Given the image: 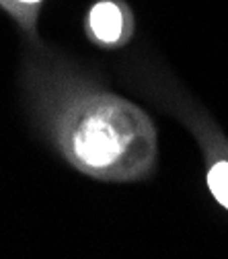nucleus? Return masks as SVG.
Listing matches in <instances>:
<instances>
[{"instance_id": "nucleus-3", "label": "nucleus", "mask_w": 228, "mask_h": 259, "mask_svg": "<svg viewBox=\"0 0 228 259\" xmlns=\"http://www.w3.org/2000/svg\"><path fill=\"white\" fill-rule=\"evenodd\" d=\"M208 185L214 200L228 210V160H218L210 167Z\"/></svg>"}, {"instance_id": "nucleus-2", "label": "nucleus", "mask_w": 228, "mask_h": 259, "mask_svg": "<svg viewBox=\"0 0 228 259\" xmlns=\"http://www.w3.org/2000/svg\"><path fill=\"white\" fill-rule=\"evenodd\" d=\"M88 29L95 39L115 44L123 33V13L111 0L97 3L88 13Z\"/></svg>"}, {"instance_id": "nucleus-4", "label": "nucleus", "mask_w": 228, "mask_h": 259, "mask_svg": "<svg viewBox=\"0 0 228 259\" xmlns=\"http://www.w3.org/2000/svg\"><path fill=\"white\" fill-rule=\"evenodd\" d=\"M43 0H0V5L9 9L25 27L35 25V13Z\"/></svg>"}, {"instance_id": "nucleus-1", "label": "nucleus", "mask_w": 228, "mask_h": 259, "mask_svg": "<svg viewBox=\"0 0 228 259\" xmlns=\"http://www.w3.org/2000/svg\"><path fill=\"white\" fill-rule=\"evenodd\" d=\"M54 138L72 165L93 175L144 163L152 132L144 117L113 97H86L64 105L54 119Z\"/></svg>"}]
</instances>
